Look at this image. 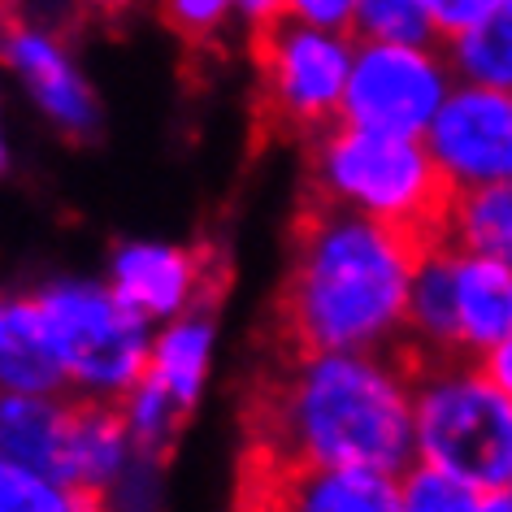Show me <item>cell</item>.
I'll return each instance as SVG.
<instances>
[{
	"instance_id": "1",
	"label": "cell",
	"mask_w": 512,
	"mask_h": 512,
	"mask_svg": "<svg viewBox=\"0 0 512 512\" xmlns=\"http://www.w3.org/2000/svg\"><path fill=\"white\" fill-rule=\"evenodd\" d=\"M413 374L404 348L287 352L252 413V465H374L413 460Z\"/></svg>"
},
{
	"instance_id": "2",
	"label": "cell",
	"mask_w": 512,
	"mask_h": 512,
	"mask_svg": "<svg viewBox=\"0 0 512 512\" xmlns=\"http://www.w3.org/2000/svg\"><path fill=\"white\" fill-rule=\"evenodd\" d=\"M421 243V235L313 200L296 226L278 291L287 352L404 348L408 283Z\"/></svg>"
},
{
	"instance_id": "3",
	"label": "cell",
	"mask_w": 512,
	"mask_h": 512,
	"mask_svg": "<svg viewBox=\"0 0 512 512\" xmlns=\"http://www.w3.org/2000/svg\"><path fill=\"white\" fill-rule=\"evenodd\" d=\"M309 183L313 200L365 213L421 239H434L452 196L421 135L369 131L343 118L313 135Z\"/></svg>"
},
{
	"instance_id": "4",
	"label": "cell",
	"mask_w": 512,
	"mask_h": 512,
	"mask_svg": "<svg viewBox=\"0 0 512 512\" xmlns=\"http://www.w3.org/2000/svg\"><path fill=\"white\" fill-rule=\"evenodd\" d=\"M413 456L460 473L486 495L512 482V400L478 356L417 361Z\"/></svg>"
},
{
	"instance_id": "5",
	"label": "cell",
	"mask_w": 512,
	"mask_h": 512,
	"mask_svg": "<svg viewBox=\"0 0 512 512\" xmlns=\"http://www.w3.org/2000/svg\"><path fill=\"white\" fill-rule=\"evenodd\" d=\"M53 335L66 391L79 400H113L118 404L139 378L148 374L152 322H144L109 278L61 274L35 291Z\"/></svg>"
},
{
	"instance_id": "6",
	"label": "cell",
	"mask_w": 512,
	"mask_h": 512,
	"mask_svg": "<svg viewBox=\"0 0 512 512\" xmlns=\"http://www.w3.org/2000/svg\"><path fill=\"white\" fill-rule=\"evenodd\" d=\"M256 83L265 113L296 135H317L343 118L356 35L278 18L256 31Z\"/></svg>"
},
{
	"instance_id": "7",
	"label": "cell",
	"mask_w": 512,
	"mask_h": 512,
	"mask_svg": "<svg viewBox=\"0 0 512 512\" xmlns=\"http://www.w3.org/2000/svg\"><path fill=\"white\" fill-rule=\"evenodd\" d=\"M456 87L443 40H356L343 122L391 135H426Z\"/></svg>"
},
{
	"instance_id": "8",
	"label": "cell",
	"mask_w": 512,
	"mask_h": 512,
	"mask_svg": "<svg viewBox=\"0 0 512 512\" xmlns=\"http://www.w3.org/2000/svg\"><path fill=\"white\" fill-rule=\"evenodd\" d=\"M0 66H5V79L18 83V92L57 135L92 139L100 131V92L53 22H9L0 31Z\"/></svg>"
},
{
	"instance_id": "9",
	"label": "cell",
	"mask_w": 512,
	"mask_h": 512,
	"mask_svg": "<svg viewBox=\"0 0 512 512\" xmlns=\"http://www.w3.org/2000/svg\"><path fill=\"white\" fill-rule=\"evenodd\" d=\"M421 139L452 191L512 178V87L456 79Z\"/></svg>"
},
{
	"instance_id": "10",
	"label": "cell",
	"mask_w": 512,
	"mask_h": 512,
	"mask_svg": "<svg viewBox=\"0 0 512 512\" xmlns=\"http://www.w3.org/2000/svg\"><path fill=\"white\" fill-rule=\"evenodd\" d=\"M105 278L144 322L161 326L170 317L209 304L213 278L204 252L174 239H122L109 252Z\"/></svg>"
},
{
	"instance_id": "11",
	"label": "cell",
	"mask_w": 512,
	"mask_h": 512,
	"mask_svg": "<svg viewBox=\"0 0 512 512\" xmlns=\"http://www.w3.org/2000/svg\"><path fill=\"white\" fill-rule=\"evenodd\" d=\"M148 465V456L135 447L131 430L122 421V408L113 400H79L66 430V452H61L57 478L83 499L87 508L118 504L131 478Z\"/></svg>"
},
{
	"instance_id": "12",
	"label": "cell",
	"mask_w": 512,
	"mask_h": 512,
	"mask_svg": "<svg viewBox=\"0 0 512 512\" xmlns=\"http://www.w3.org/2000/svg\"><path fill=\"white\" fill-rule=\"evenodd\" d=\"M248 491L291 512H400V473L374 465H252Z\"/></svg>"
},
{
	"instance_id": "13",
	"label": "cell",
	"mask_w": 512,
	"mask_h": 512,
	"mask_svg": "<svg viewBox=\"0 0 512 512\" xmlns=\"http://www.w3.org/2000/svg\"><path fill=\"white\" fill-rule=\"evenodd\" d=\"M404 352L413 361L460 356V317H456V248L426 239L408 283L404 313Z\"/></svg>"
},
{
	"instance_id": "14",
	"label": "cell",
	"mask_w": 512,
	"mask_h": 512,
	"mask_svg": "<svg viewBox=\"0 0 512 512\" xmlns=\"http://www.w3.org/2000/svg\"><path fill=\"white\" fill-rule=\"evenodd\" d=\"M217 369V317L209 304L170 317V322L152 326L148 348V378L161 382L183 408H200L204 391Z\"/></svg>"
},
{
	"instance_id": "15",
	"label": "cell",
	"mask_w": 512,
	"mask_h": 512,
	"mask_svg": "<svg viewBox=\"0 0 512 512\" xmlns=\"http://www.w3.org/2000/svg\"><path fill=\"white\" fill-rule=\"evenodd\" d=\"M0 391H66L35 291H0Z\"/></svg>"
},
{
	"instance_id": "16",
	"label": "cell",
	"mask_w": 512,
	"mask_h": 512,
	"mask_svg": "<svg viewBox=\"0 0 512 512\" xmlns=\"http://www.w3.org/2000/svg\"><path fill=\"white\" fill-rule=\"evenodd\" d=\"M460 356H486L512 339V265L456 248Z\"/></svg>"
},
{
	"instance_id": "17",
	"label": "cell",
	"mask_w": 512,
	"mask_h": 512,
	"mask_svg": "<svg viewBox=\"0 0 512 512\" xmlns=\"http://www.w3.org/2000/svg\"><path fill=\"white\" fill-rule=\"evenodd\" d=\"M70 413V391H0V452L57 478Z\"/></svg>"
},
{
	"instance_id": "18",
	"label": "cell",
	"mask_w": 512,
	"mask_h": 512,
	"mask_svg": "<svg viewBox=\"0 0 512 512\" xmlns=\"http://www.w3.org/2000/svg\"><path fill=\"white\" fill-rule=\"evenodd\" d=\"M434 239L512 265V178L452 191Z\"/></svg>"
},
{
	"instance_id": "19",
	"label": "cell",
	"mask_w": 512,
	"mask_h": 512,
	"mask_svg": "<svg viewBox=\"0 0 512 512\" xmlns=\"http://www.w3.org/2000/svg\"><path fill=\"white\" fill-rule=\"evenodd\" d=\"M447 57L456 66V79L512 87V0H495L478 27L447 40Z\"/></svg>"
},
{
	"instance_id": "20",
	"label": "cell",
	"mask_w": 512,
	"mask_h": 512,
	"mask_svg": "<svg viewBox=\"0 0 512 512\" xmlns=\"http://www.w3.org/2000/svg\"><path fill=\"white\" fill-rule=\"evenodd\" d=\"M118 408H122V421H126V430H131L135 447L148 460L170 456L178 434H183V426H187V417H191V408H183L161 382H152L148 374L122 395Z\"/></svg>"
},
{
	"instance_id": "21",
	"label": "cell",
	"mask_w": 512,
	"mask_h": 512,
	"mask_svg": "<svg viewBox=\"0 0 512 512\" xmlns=\"http://www.w3.org/2000/svg\"><path fill=\"white\" fill-rule=\"evenodd\" d=\"M400 512H486V491L434 460H408L400 469Z\"/></svg>"
},
{
	"instance_id": "22",
	"label": "cell",
	"mask_w": 512,
	"mask_h": 512,
	"mask_svg": "<svg viewBox=\"0 0 512 512\" xmlns=\"http://www.w3.org/2000/svg\"><path fill=\"white\" fill-rule=\"evenodd\" d=\"M87 504L53 473L0 452V512H83Z\"/></svg>"
},
{
	"instance_id": "23",
	"label": "cell",
	"mask_w": 512,
	"mask_h": 512,
	"mask_svg": "<svg viewBox=\"0 0 512 512\" xmlns=\"http://www.w3.org/2000/svg\"><path fill=\"white\" fill-rule=\"evenodd\" d=\"M356 40H434L426 0H356Z\"/></svg>"
},
{
	"instance_id": "24",
	"label": "cell",
	"mask_w": 512,
	"mask_h": 512,
	"mask_svg": "<svg viewBox=\"0 0 512 512\" xmlns=\"http://www.w3.org/2000/svg\"><path fill=\"white\" fill-rule=\"evenodd\" d=\"M157 14L187 44H213L243 22L239 0H157Z\"/></svg>"
},
{
	"instance_id": "25",
	"label": "cell",
	"mask_w": 512,
	"mask_h": 512,
	"mask_svg": "<svg viewBox=\"0 0 512 512\" xmlns=\"http://www.w3.org/2000/svg\"><path fill=\"white\" fill-rule=\"evenodd\" d=\"M495 9V0H426V14H430V27H434V40H456L465 35L469 27Z\"/></svg>"
},
{
	"instance_id": "26",
	"label": "cell",
	"mask_w": 512,
	"mask_h": 512,
	"mask_svg": "<svg viewBox=\"0 0 512 512\" xmlns=\"http://www.w3.org/2000/svg\"><path fill=\"white\" fill-rule=\"evenodd\" d=\"M287 18L317 22V27H335V31H352L356 0H287Z\"/></svg>"
},
{
	"instance_id": "27",
	"label": "cell",
	"mask_w": 512,
	"mask_h": 512,
	"mask_svg": "<svg viewBox=\"0 0 512 512\" xmlns=\"http://www.w3.org/2000/svg\"><path fill=\"white\" fill-rule=\"evenodd\" d=\"M478 361H482L486 374H491L495 387H499V391H504L508 400H512V339H504V343H499V348H491L486 356H478Z\"/></svg>"
},
{
	"instance_id": "28",
	"label": "cell",
	"mask_w": 512,
	"mask_h": 512,
	"mask_svg": "<svg viewBox=\"0 0 512 512\" xmlns=\"http://www.w3.org/2000/svg\"><path fill=\"white\" fill-rule=\"evenodd\" d=\"M239 14L252 31H261V27H270V22L287 18V0H239Z\"/></svg>"
},
{
	"instance_id": "29",
	"label": "cell",
	"mask_w": 512,
	"mask_h": 512,
	"mask_svg": "<svg viewBox=\"0 0 512 512\" xmlns=\"http://www.w3.org/2000/svg\"><path fill=\"white\" fill-rule=\"evenodd\" d=\"M79 9H87V14L96 18H118V14H131V9H139L144 0H74Z\"/></svg>"
},
{
	"instance_id": "30",
	"label": "cell",
	"mask_w": 512,
	"mask_h": 512,
	"mask_svg": "<svg viewBox=\"0 0 512 512\" xmlns=\"http://www.w3.org/2000/svg\"><path fill=\"white\" fill-rule=\"evenodd\" d=\"M9 170V135H5V66H0V178Z\"/></svg>"
}]
</instances>
